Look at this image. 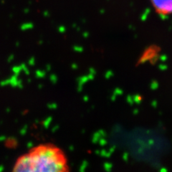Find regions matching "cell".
<instances>
[{
	"label": "cell",
	"instance_id": "1",
	"mask_svg": "<svg viewBox=\"0 0 172 172\" xmlns=\"http://www.w3.org/2000/svg\"><path fill=\"white\" fill-rule=\"evenodd\" d=\"M64 151L55 144L40 143L20 155L14 163V172H63L69 170Z\"/></svg>",
	"mask_w": 172,
	"mask_h": 172
},
{
	"label": "cell",
	"instance_id": "2",
	"mask_svg": "<svg viewBox=\"0 0 172 172\" xmlns=\"http://www.w3.org/2000/svg\"><path fill=\"white\" fill-rule=\"evenodd\" d=\"M157 12L162 15L172 14V0H151Z\"/></svg>",
	"mask_w": 172,
	"mask_h": 172
}]
</instances>
